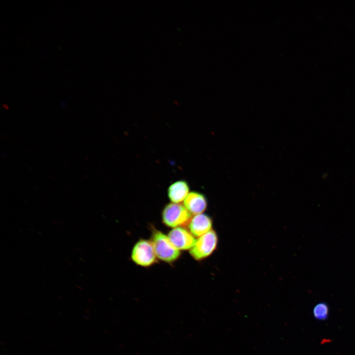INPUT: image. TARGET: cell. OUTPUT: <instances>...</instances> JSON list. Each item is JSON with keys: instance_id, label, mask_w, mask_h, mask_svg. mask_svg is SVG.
<instances>
[{"instance_id": "1", "label": "cell", "mask_w": 355, "mask_h": 355, "mask_svg": "<svg viewBox=\"0 0 355 355\" xmlns=\"http://www.w3.org/2000/svg\"><path fill=\"white\" fill-rule=\"evenodd\" d=\"M150 241L159 259L171 263L180 257V250L174 246L168 236L161 231L153 228Z\"/></svg>"}, {"instance_id": "2", "label": "cell", "mask_w": 355, "mask_h": 355, "mask_svg": "<svg viewBox=\"0 0 355 355\" xmlns=\"http://www.w3.org/2000/svg\"><path fill=\"white\" fill-rule=\"evenodd\" d=\"M192 214L184 205L170 203L164 207L162 212L163 223L171 228L183 227L188 225Z\"/></svg>"}, {"instance_id": "3", "label": "cell", "mask_w": 355, "mask_h": 355, "mask_svg": "<svg viewBox=\"0 0 355 355\" xmlns=\"http://www.w3.org/2000/svg\"><path fill=\"white\" fill-rule=\"evenodd\" d=\"M131 257L136 264L145 267L156 263L157 258L151 241L145 239H141L135 244Z\"/></svg>"}, {"instance_id": "4", "label": "cell", "mask_w": 355, "mask_h": 355, "mask_svg": "<svg viewBox=\"0 0 355 355\" xmlns=\"http://www.w3.org/2000/svg\"><path fill=\"white\" fill-rule=\"evenodd\" d=\"M218 238L215 232L211 230L199 237L190 249V254L196 260H201L209 256L216 249Z\"/></svg>"}, {"instance_id": "5", "label": "cell", "mask_w": 355, "mask_h": 355, "mask_svg": "<svg viewBox=\"0 0 355 355\" xmlns=\"http://www.w3.org/2000/svg\"><path fill=\"white\" fill-rule=\"evenodd\" d=\"M168 237L174 246L178 249H190L194 245L196 240L190 232L183 227L173 228Z\"/></svg>"}, {"instance_id": "6", "label": "cell", "mask_w": 355, "mask_h": 355, "mask_svg": "<svg viewBox=\"0 0 355 355\" xmlns=\"http://www.w3.org/2000/svg\"><path fill=\"white\" fill-rule=\"evenodd\" d=\"M212 219L207 214L201 213L191 218L188 227L190 233L198 238L212 230Z\"/></svg>"}, {"instance_id": "7", "label": "cell", "mask_w": 355, "mask_h": 355, "mask_svg": "<svg viewBox=\"0 0 355 355\" xmlns=\"http://www.w3.org/2000/svg\"><path fill=\"white\" fill-rule=\"evenodd\" d=\"M184 206L191 214L203 213L207 207V201L205 196L198 192L189 193L183 202Z\"/></svg>"}, {"instance_id": "8", "label": "cell", "mask_w": 355, "mask_h": 355, "mask_svg": "<svg viewBox=\"0 0 355 355\" xmlns=\"http://www.w3.org/2000/svg\"><path fill=\"white\" fill-rule=\"evenodd\" d=\"M189 186L183 180L176 181L172 183L167 190L168 197L172 203L180 204L189 194Z\"/></svg>"}, {"instance_id": "9", "label": "cell", "mask_w": 355, "mask_h": 355, "mask_svg": "<svg viewBox=\"0 0 355 355\" xmlns=\"http://www.w3.org/2000/svg\"><path fill=\"white\" fill-rule=\"evenodd\" d=\"M329 313V307L326 303L320 302L316 304L313 310L314 318L319 320L327 319Z\"/></svg>"}]
</instances>
